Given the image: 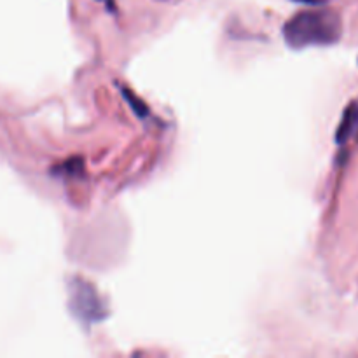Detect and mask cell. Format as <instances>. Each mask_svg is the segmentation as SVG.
Masks as SVG:
<instances>
[{
	"label": "cell",
	"instance_id": "5",
	"mask_svg": "<svg viewBox=\"0 0 358 358\" xmlns=\"http://www.w3.org/2000/svg\"><path fill=\"white\" fill-rule=\"evenodd\" d=\"M292 2H299V3H308V6H320V0H292Z\"/></svg>",
	"mask_w": 358,
	"mask_h": 358
},
{
	"label": "cell",
	"instance_id": "1",
	"mask_svg": "<svg viewBox=\"0 0 358 358\" xmlns=\"http://www.w3.org/2000/svg\"><path fill=\"white\" fill-rule=\"evenodd\" d=\"M343 31L341 17L332 9H306L294 14L283 27V38L289 48L301 51L313 45H331Z\"/></svg>",
	"mask_w": 358,
	"mask_h": 358
},
{
	"label": "cell",
	"instance_id": "4",
	"mask_svg": "<svg viewBox=\"0 0 358 358\" xmlns=\"http://www.w3.org/2000/svg\"><path fill=\"white\" fill-rule=\"evenodd\" d=\"M122 98H124L126 101H128V105L129 107L133 108V112H135L136 115H138V117H147V115H149V108H147V105L143 103L142 100H140V98H136L135 94L131 93V91L128 90V87H122Z\"/></svg>",
	"mask_w": 358,
	"mask_h": 358
},
{
	"label": "cell",
	"instance_id": "6",
	"mask_svg": "<svg viewBox=\"0 0 358 358\" xmlns=\"http://www.w3.org/2000/svg\"><path fill=\"white\" fill-rule=\"evenodd\" d=\"M100 2H105V3H107V7H112V9H115L114 3H112V0H100Z\"/></svg>",
	"mask_w": 358,
	"mask_h": 358
},
{
	"label": "cell",
	"instance_id": "3",
	"mask_svg": "<svg viewBox=\"0 0 358 358\" xmlns=\"http://www.w3.org/2000/svg\"><path fill=\"white\" fill-rule=\"evenodd\" d=\"M358 133V100L352 101L348 107L345 108L339 121L338 129H336V143L338 145H345Z\"/></svg>",
	"mask_w": 358,
	"mask_h": 358
},
{
	"label": "cell",
	"instance_id": "2",
	"mask_svg": "<svg viewBox=\"0 0 358 358\" xmlns=\"http://www.w3.org/2000/svg\"><path fill=\"white\" fill-rule=\"evenodd\" d=\"M69 308L86 329L108 317V308L93 283L73 276L69 282Z\"/></svg>",
	"mask_w": 358,
	"mask_h": 358
}]
</instances>
